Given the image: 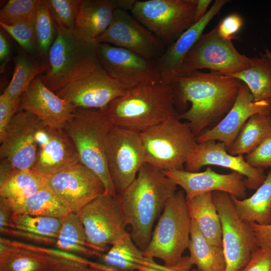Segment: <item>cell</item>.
I'll list each match as a JSON object with an SVG mask.
<instances>
[{
  "label": "cell",
  "mask_w": 271,
  "mask_h": 271,
  "mask_svg": "<svg viewBox=\"0 0 271 271\" xmlns=\"http://www.w3.org/2000/svg\"><path fill=\"white\" fill-rule=\"evenodd\" d=\"M241 82L217 72L199 70L177 76L170 83L174 101L189 109L178 114L185 119L197 137L213 123L221 119L233 106Z\"/></svg>",
  "instance_id": "6da1fadb"
},
{
  "label": "cell",
  "mask_w": 271,
  "mask_h": 271,
  "mask_svg": "<svg viewBox=\"0 0 271 271\" xmlns=\"http://www.w3.org/2000/svg\"><path fill=\"white\" fill-rule=\"evenodd\" d=\"M177 187L162 171L145 163L134 180L117 195L125 224L130 227V237L140 249L147 247L154 223Z\"/></svg>",
  "instance_id": "7a4b0ae2"
},
{
  "label": "cell",
  "mask_w": 271,
  "mask_h": 271,
  "mask_svg": "<svg viewBox=\"0 0 271 271\" xmlns=\"http://www.w3.org/2000/svg\"><path fill=\"white\" fill-rule=\"evenodd\" d=\"M99 110L113 125L139 133L178 115L171 84L161 82L128 89Z\"/></svg>",
  "instance_id": "3957f363"
},
{
  "label": "cell",
  "mask_w": 271,
  "mask_h": 271,
  "mask_svg": "<svg viewBox=\"0 0 271 271\" xmlns=\"http://www.w3.org/2000/svg\"><path fill=\"white\" fill-rule=\"evenodd\" d=\"M113 125L109 118L101 110L78 107L64 130L76 146L80 163L101 180L105 193L116 196L105 158L106 138Z\"/></svg>",
  "instance_id": "277c9868"
},
{
  "label": "cell",
  "mask_w": 271,
  "mask_h": 271,
  "mask_svg": "<svg viewBox=\"0 0 271 271\" xmlns=\"http://www.w3.org/2000/svg\"><path fill=\"white\" fill-rule=\"evenodd\" d=\"M145 162L161 171L183 170L198 143L188 122L171 117L143 132Z\"/></svg>",
  "instance_id": "5b68a950"
},
{
  "label": "cell",
  "mask_w": 271,
  "mask_h": 271,
  "mask_svg": "<svg viewBox=\"0 0 271 271\" xmlns=\"http://www.w3.org/2000/svg\"><path fill=\"white\" fill-rule=\"evenodd\" d=\"M110 76L96 54L81 62L55 93L76 108L102 109L127 90Z\"/></svg>",
  "instance_id": "8992f818"
},
{
  "label": "cell",
  "mask_w": 271,
  "mask_h": 271,
  "mask_svg": "<svg viewBox=\"0 0 271 271\" xmlns=\"http://www.w3.org/2000/svg\"><path fill=\"white\" fill-rule=\"evenodd\" d=\"M191 220L185 193L177 191L159 216L144 255L160 258L167 265L177 264L188 247Z\"/></svg>",
  "instance_id": "52a82bcc"
},
{
  "label": "cell",
  "mask_w": 271,
  "mask_h": 271,
  "mask_svg": "<svg viewBox=\"0 0 271 271\" xmlns=\"http://www.w3.org/2000/svg\"><path fill=\"white\" fill-rule=\"evenodd\" d=\"M196 0L136 1L131 14L167 47L194 24Z\"/></svg>",
  "instance_id": "ba28073f"
},
{
  "label": "cell",
  "mask_w": 271,
  "mask_h": 271,
  "mask_svg": "<svg viewBox=\"0 0 271 271\" xmlns=\"http://www.w3.org/2000/svg\"><path fill=\"white\" fill-rule=\"evenodd\" d=\"M221 225L225 271H238L250 260L258 247L251 224L238 215L231 196L225 192H212Z\"/></svg>",
  "instance_id": "9c48e42d"
},
{
  "label": "cell",
  "mask_w": 271,
  "mask_h": 271,
  "mask_svg": "<svg viewBox=\"0 0 271 271\" xmlns=\"http://www.w3.org/2000/svg\"><path fill=\"white\" fill-rule=\"evenodd\" d=\"M90 247L101 253L129 234L117 195L104 193L84 206L77 213Z\"/></svg>",
  "instance_id": "30bf717a"
},
{
  "label": "cell",
  "mask_w": 271,
  "mask_h": 271,
  "mask_svg": "<svg viewBox=\"0 0 271 271\" xmlns=\"http://www.w3.org/2000/svg\"><path fill=\"white\" fill-rule=\"evenodd\" d=\"M252 62V58L239 53L231 41L219 35L216 25L202 34L189 51L178 76L202 69L229 76L247 69Z\"/></svg>",
  "instance_id": "8fae6325"
},
{
  "label": "cell",
  "mask_w": 271,
  "mask_h": 271,
  "mask_svg": "<svg viewBox=\"0 0 271 271\" xmlns=\"http://www.w3.org/2000/svg\"><path fill=\"white\" fill-rule=\"evenodd\" d=\"M105 158L114 190L120 194L134 180L146 163L140 133L113 125L106 138Z\"/></svg>",
  "instance_id": "7c38bea8"
},
{
  "label": "cell",
  "mask_w": 271,
  "mask_h": 271,
  "mask_svg": "<svg viewBox=\"0 0 271 271\" xmlns=\"http://www.w3.org/2000/svg\"><path fill=\"white\" fill-rule=\"evenodd\" d=\"M57 36L49 51L46 71L39 77L56 92L66 83L75 68L85 59L96 54L97 43L86 40L75 32L57 26Z\"/></svg>",
  "instance_id": "4fadbf2b"
},
{
  "label": "cell",
  "mask_w": 271,
  "mask_h": 271,
  "mask_svg": "<svg viewBox=\"0 0 271 271\" xmlns=\"http://www.w3.org/2000/svg\"><path fill=\"white\" fill-rule=\"evenodd\" d=\"M97 44V56L101 65L127 89L161 82L156 60L109 44Z\"/></svg>",
  "instance_id": "5bb4252c"
},
{
  "label": "cell",
  "mask_w": 271,
  "mask_h": 271,
  "mask_svg": "<svg viewBox=\"0 0 271 271\" xmlns=\"http://www.w3.org/2000/svg\"><path fill=\"white\" fill-rule=\"evenodd\" d=\"M36 115L18 110L0 138V158L9 161L15 172L31 169L36 156V134L45 126Z\"/></svg>",
  "instance_id": "9a60e30c"
},
{
  "label": "cell",
  "mask_w": 271,
  "mask_h": 271,
  "mask_svg": "<svg viewBox=\"0 0 271 271\" xmlns=\"http://www.w3.org/2000/svg\"><path fill=\"white\" fill-rule=\"evenodd\" d=\"M94 42L124 48L150 60H156L166 46L128 11L116 9L104 32Z\"/></svg>",
  "instance_id": "2e32d148"
},
{
  "label": "cell",
  "mask_w": 271,
  "mask_h": 271,
  "mask_svg": "<svg viewBox=\"0 0 271 271\" xmlns=\"http://www.w3.org/2000/svg\"><path fill=\"white\" fill-rule=\"evenodd\" d=\"M47 186L76 214L105 190L98 177L80 163L47 178Z\"/></svg>",
  "instance_id": "e0dca14e"
},
{
  "label": "cell",
  "mask_w": 271,
  "mask_h": 271,
  "mask_svg": "<svg viewBox=\"0 0 271 271\" xmlns=\"http://www.w3.org/2000/svg\"><path fill=\"white\" fill-rule=\"evenodd\" d=\"M37 151L32 170L47 178L79 163V156L64 129L45 126L36 134Z\"/></svg>",
  "instance_id": "ac0fdd59"
},
{
  "label": "cell",
  "mask_w": 271,
  "mask_h": 271,
  "mask_svg": "<svg viewBox=\"0 0 271 271\" xmlns=\"http://www.w3.org/2000/svg\"><path fill=\"white\" fill-rule=\"evenodd\" d=\"M207 165L223 167L239 173L245 178L246 187L249 189H257L266 177L263 169L249 165L243 155L229 154L224 143L215 141L198 143L185 163V170L198 172Z\"/></svg>",
  "instance_id": "d6986e66"
},
{
  "label": "cell",
  "mask_w": 271,
  "mask_h": 271,
  "mask_svg": "<svg viewBox=\"0 0 271 271\" xmlns=\"http://www.w3.org/2000/svg\"><path fill=\"white\" fill-rule=\"evenodd\" d=\"M163 172L183 189L187 200L203 193L215 191L227 193L238 199H243L246 195L245 178L236 172L221 174L208 167L203 172L183 170Z\"/></svg>",
  "instance_id": "ffe728a7"
},
{
  "label": "cell",
  "mask_w": 271,
  "mask_h": 271,
  "mask_svg": "<svg viewBox=\"0 0 271 271\" xmlns=\"http://www.w3.org/2000/svg\"><path fill=\"white\" fill-rule=\"evenodd\" d=\"M271 103L266 101H254L247 86L241 83L235 101L224 117L214 127L203 131L196 137L198 143L218 141L228 149L240 129L253 115L270 114Z\"/></svg>",
  "instance_id": "44dd1931"
},
{
  "label": "cell",
  "mask_w": 271,
  "mask_h": 271,
  "mask_svg": "<svg viewBox=\"0 0 271 271\" xmlns=\"http://www.w3.org/2000/svg\"><path fill=\"white\" fill-rule=\"evenodd\" d=\"M75 109L72 103L48 88L38 76L22 96L18 110L32 113L50 128L64 129Z\"/></svg>",
  "instance_id": "7402d4cb"
},
{
  "label": "cell",
  "mask_w": 271,
  "mask_h": 271,
  "mask_svg": "<svg viewBox=\"0 0 271 271\" xmlns=\"http://www.w3.org/2000/svg\"><path fill=\"white\" fill-rule=\"evenodd\" d=\"M226 0H216L206 14L194 23L156 60L161 83L170 84L178 76L182 63L189 51L202 35L203 32L211 20L219 13Z\"/></svg>",
  "instance_id": "603a6c76"
},
{
  "label": "cell",
  "mask_w": 271,
  "mask_h": 271,
  "mask_svg": "<svg viewBox=\"0 0 271 271\" xmlns=\"http://www.w3.org/2000/svg\"><path fill=\"white\" fill-rule=\"evenodd\" d=\"M99 263L114 271H134L147 267L162 271H186L185 263L180 261L174 265H162L154 258L144 255L132 240L130 234L113 244L105 252L98 257Z\"/></svg>",
  "instance_id": "cb8c5ba5"
},
{
  "label": "cell",
  "mask_w": 271,
  "mask_h": 271,
  "mask_svg": "<svg viewBox=\"0 0 271 271\" xmlns=\"http://www.w3.org/2000/svg\"><path fill=\"white\" fill-rule=\"evenodd\" d=\"M116 9L112 0H78L75 33L86 40L94 42L110 25Z\"/></svg>",
  "instance_id": "d4e9b609"
},
{
  "label": "cell",
  "mask_w": 271,
  "mask_h": 271,
  "mask_svg": "<svg viewBox=\"0 0 271 271\" xmlns=\"http://www.w3.org/2000/svg\"><path fill=\"white\" fill-rule=\"evenodd\" d=\"M73 264L80 265L0 243V271H54Z\"/></svg>",
  "instance_id": "484cf974"
},
{
  "label": "cell",
  "mask_w": 271,
  "mask_h": 271,
  "mask_svg": "<svg viewBox=\"0 0 271 271\" xmlns=\"http://www.w3.org/2000/svg\"><path fill=\"white\" fill-rule=\"evenodd\" d=\"M191 219L210 243L222 246L220 217L212 192L203 193L187 200Z\"/></svg>",
  "instance_id": "4316f807"
},
{
  "label": "cell",
  "mask_w": 271,
  "mask_h": 271,
  "mask_svg": "<svg viewBox=\"0 0 271 271\" xmlns=\"http://www.w3.org/2000/svg\"><path fill=\"white\" fill-rule=\"evenodd\" d=\"M265 52L264 54L252 58L249 68L229 76L245 84L254 101L271 103V53L266 48Z\"/></svg>",
  "instance_id": "83f0119b"
},
{
  "label": "cell",
  "mask_w": 271,
  "mask_h": 271,
  "mask_svg": "<svg viewBox=\"0 0 271 271\" xmlns=\"http://www.w3.org/2000/svg\"><path fill=\"white\" fill-rule=\"evenodd\" d=\"M188 249L190 262L200 271H225L226 265L222 246L209 242L192 219Z\"/></svg>",
  "instance_id": "f1b7e54d"
},
{
  "label": "cell",
  "mask_w": 271,
  "mask_h": 271,
  "mask_svg": "<svg viewBox=\"0 0 271 271\" xmlns=\"http://www.w3.org/2000/svg\"><path fill=\"white\" fill-rule=\"evenodd\" d=\"M250 197L238 199L231 196L239 216L246 222L261 225L271 224V169Z\"/></svg>",
  "instance_id": "f546056e"
},
{
  "label": "cell",
  "mask_w": 271,
  "mask_h": 271,
  "mask_svg": "<svg viewBox=\"0 0 271 271\" xmlns=\"http://www.w3.org/2000/svg\"><path fill=\"white\" fill-rule=\"evenodd\" d=\"M4 200L10 205L13 213L61 219L71 213L47 187L22 200L10 202Z\"/></svg>",
  "instance_id": "4dcf8cb0"
},
{
  "label": "cell",
  "mask_w": 271,
  "mask_h": 271,
  "mask_svg": "<svg viewBox=\"0 0 271 271\" xmlns=\"http://www.w3.org/2000/svg\"><path fill=\"white\" fill-rule=\"evenodd\" d=\"M54 247L85 258L98 257L102 253L90 247L81 220L77 214L72 212L62 219Z\"/></svg>",
  "instance_id": "1f68e13d"
},
{
  "label": "cell",
  "mask_w": 271,
  "mask_h": 271,
  "mask_svg": "<svg viewBox=\"0 0 271 271\" xmlns=\"http://www.w3.org/2000/svg\"><path fill=\"white\" fill-rule=\"evenodd\" d=\"M270 134L271 115L255 114L244 123L227 152L233 156H244L255 149Z\"/></svg>",
  "instance_id": "d6a6232c"
},
{
  "label": "cell",
  "mask_w": 271,
  "mask_h": 271,
  "mask_svg": "<svg viewBox=\"0 0 271 271\" xmlns=\"http://www.w3.org/2000/svg\"><path fill=\"white\" fill-rule=\"evenodd\" d=\"M12 78L3 93L12 99L21 97L31 83L45 73L46 66L22 49L14 58Z\"/></svg>",
  "instance_id": "836d02e7"
},
{
  "label": "cell",
  "mask_w": 271,
  "mask_h": 271,
  "mask_svg": "<svg viewBox=\"0 0 271 271\" xmlns=\"http://www.w3.org/2000/svg\"><path fill=\"white\" fill-rule=\"evenodd\" d=\"M47 187V178L32 169L18 171L0 185V198L20 201Z\"/></svg>",
  "instance_id": "e575fe53"
},
{
  "label": "cell",
  "mask_w": 271,
  "mask_h": 271,
  "mask_svg": "<svg viewBox=\"0 0 271 271\" xmlns=\"http://www.w3.org/2000/svg\"><path fill=\"white\" fill-rule=\"evenodd\" d=\"M31 21L37 41L38 57L46 64L57 33L48 0H38Z\"/></svg>",
  "instance_id": "d590c367"
},
{
  "label": "cell",
  "mask_w": 271,
  "mask_h": 271,
  "mask_svg": "<svg viewBox=\"0 0 271 271\" xmlns=\"http://www.w3.org/2000/svg\"><path fill=\"white\" fill-rule=\"evenodd\" d=\"M62 222V219L54 217L13 213L10 228L56 239Z\"/></svg>",
  "instance_id": "8d00e7d4"
},
{
  "label": "cell",
  "mask_w": 271,
  "mask_h": 271,
  "mask_svg": "<svg viewBox=\"0 0 271 271\" xmlns=\"http://www.w3.org/2000/svg\"><path fill=\"white\" fill-rule=\"evenodd\" d=\"M38 0H10L0 11V23L13 25L31 21Z\"/></svg>",
  "instance_id": "74e56055"
},
{
  "label": "cell",
  "mask_w": 271,
  "mask_h": 271,
  "mask_svg": "<svg viewBox=\"0 0 271 271\" xmlns=\"http://www.w3.org/2000/svg\"><path fill=\"white\" fill-rule=\"evenodd\" d=\"M1 27L19 44L21 48L30 55L38 57V48L34 30L31 21L13 25L0 23Z\"/></svg>",
  "instance_id": "f35d334b"
},
{
  "label": "cell",
  "mask_w": 271,
  "mask_h": 271,
  "mask_svg": "<svg viewBox=\"0 0 271 271\" xmlns=\"http://www.w3.org/2000/svg\"><path fill=\"white\" fill-rule=\"evenodd\" d=\"M78 0H48L57 26L70 32L75 31V10Z\"/></svg>",
  "instance_id": "ab89813d"
},
{
  "label": "cell",
  "mask_w": 271,
  "mask_h": 271,
  "mask_svg": "<svg viewBox=\"0 0 271 271\" xmlns=\"http://www.w3.org/2000/svg\"><path fill=\"white\" fill-rule=\"evenodd\" d=\"M245 161L251 166L271 169V134L258 147L244 156Z\"/></svg>",
  "instance_id": "60d3db41"
},
{
  "label": "cell",
  "mask_w": 271,
  "mask_h": 271,
  "mask_svg": "<svg viewBox=\"0 0 271 271\" xmlns=\"http://www.w3.org/2000/svg\"><path fill=\"white\" fill-rule=\"evenodd\" d=\"M242 17L237 13H231L225 17L217 25L219 35L223 39L232 41L237 39V35L243 25Z\"/></svg>",
  "instance_id": "b9f144b4"
},
{
  "label": "cell",
  "mask_w": 271,
  "mask_h": 271,
  "mask_svg": "<svg viewBox=\"0 0 271 271\" xmlns=\"http://www.w3.org/2000/svg\"><path fill=\"white\" fill-rule=\"evenodd\" d=\"M21 97L12 99L3 93L0 96V138L15 114L18 112L21 103Z\"/></svg>",
  "instance_id": "7bdbcfd3"
},
{
  "label": "cell",
  "mask_w": 271,
  "mask_h": 271,
  "mask_svg": "<svg viewBox=\"0 0 271 271\" xmlns=\"http://www.w3.org/2000/svg\"><path fill=\"white\" fill-rule=\"evenodd\" d=\"M238 271H271V251L258 248L247 263Z\"/></svg>",
  "instance_id": "ee69618b"
},
{
  "label": "cell",
  "mask_w": 271,
  "mask_h": 271,
  "mask_svg": "<svg viewBox=\"0 0 271 271\" xmlns=\"http://www.w3.org/2000/svg\"><path fill=\"white\" fill-rule=\"evenodd\" d=\"M0 231L3 235L18 238L37 245L54 246L56 241L55 238L43 237L13 228H2Z\"/></svg>",
  "instance_id": "f6af8a7d"
},
{
  "label": "cell",
  "mask_w": 271,
  "mask_h": 271,
  "mask_svg": "<svg viewBox=\"0 0 271 271\" xmlns=\"http://www.w3.org/2000/svg\"><path fill=\"white\" fill-rule=\"evenodd\" d=\"M250 224L258 247L271 251V224L266 225H261L254 223Z\"/></svg>",
  "instance_id": "bcb514c9"
},
{
  "label": "cell",
  "mask_w": 271,
  "mask_h": 271,
  "mask_svg": "<svg viewBox=\"0 0 271 271\" xmlns=\"http://www.w3.org/2000/svg\"><path fill=\"white\" fill-rule=\"evenodd\" d=\"M11 55V47L9 43L1 29L0 31V62L1 72H3L5 66L9 61Z\"/></svg>",
  "instance_id": "7dc6e473"
},
{
  "label": "cell",
  "mask_w": 271,
  "mask_h": 271,
  "mask_svg": "<svg viewBox=\"0 0 271 271\" xmlns=\"http://www.w3.org/2000/svg\"><path fill=\"white\" fill-rule=\"evenodd\" d=\"M13 211L8 203L0 198V229L11 227Z\"/></svg>",
  "instance_id": "c3c4849f"
},
{
  "label": "cell",
  "mask_w": 271,
  "mask_h": 271,
  "mask_svg": "<svg viewBox=\"0 0 271 271\" xmlns=\"http://www.w3.org/2000/svg\"><path fill=\"white\" fill-rule=\"evenodd\" d=\"M211 2V0H196L194 23L200 20L206 14L207 8Z\"/></svg>",
  "instance_id": "681fc988"
},
{
  "label": "cell",
  "mask_w": 271,
  "mask_h": 271,
  "mask_svg": "<svg viewBox=\"0 0 271 271\" xmlns=\"http://www.w3.org/2000/svg\"><path fill=\"white\" fill-rule=\"evenodd\" d=\"M15 172L11 163L9 161L6 159H1L0 185Z\"/></svg>",
  "instance_id": "f907efd6"
},
{
  "label": "cell",
  "mask_w": 271,
  "mask_h": 271,
  "mask_svg": "<svg viewBox=\"0 0 271 271\" xmlns=\"http://www.w3.org/2000/svg\"><path fill=\"white\" fill-rule=\"evenodd\" d=\"M116 9L128 11H131L136 0H112Z\"/></svg>",
  "instance_id": "816d5d0a"
},
{
  "label": "cell",
  "mask_w": 271,
  "mask_h": 271,
  "mask_svg": "<svg viewBox=\"0 0 271 271\" xmlns=\"http://www.w3.org/2000/svg\"><path fill=\"white\" fill-rule=\"evenodd\" d=\"M88 268V267L85 266L73 264L64 266L58 268L54 271H84L87 270Z\"/></svg>",
  "instance_id": "f5cc1de1"
},
{
  "label": "cell",
  "mask_w": 271,
  "mask_h": 271,
  "mask_svg": "<svg viewBox=\"0 0 271 271\" xmlns=\"http://www.w3.org/2000/svg\"><path fill=\"white\" fill-rule=\"evenodd\" d=\"M88 271H114L107 267L105 265L99 263L96 266H90L88 268Z\"/></svg>",
  "instance_id": "db71d44e"
},
{
  "label": "cell",
  "mask_w": 271,
  "mask_h": 271,
  "mask_svg": "<svg viewBox=\"0 0 271 271\" xmlns=\"http://www.w3.org/2000/svg\"><path fill=\"white\" fill-rule=\"evenodd\" d=\"M137 271H162L158 269H154L152 268L141 266L139 267Z\"/></svg>",
  "instance_id": "11a10c76"
},
{
  "label": "cell",
  "mask_w": 271,
  "mask_h": 271,
  "mask_svg": "<svg viewBox=\"0 0 271 271\" xmlns=\"http://www.w3.org/2000/svg\"><path fill=\"white\" fill-rule=\"evenodd\" d=\"M190 271H200L197 268H192Z\"/></svg>",
  "instance_id": "9f6ffc18"
},
{
  "label": "cell",
  "mask_w": 271,
  "mask_h": 271,
  "mask_svg": "<svg viewBox=\"0 0 271 271\" xmlns=\"http://www.w3.org/2000/svg\"><path fill=\"white\" fill-rule=\"evenodd\" d=\"M270 114L271 115V111H270Z\"/></svg>",
  "instance_id": "6f0895ef"
}]
</instances>
